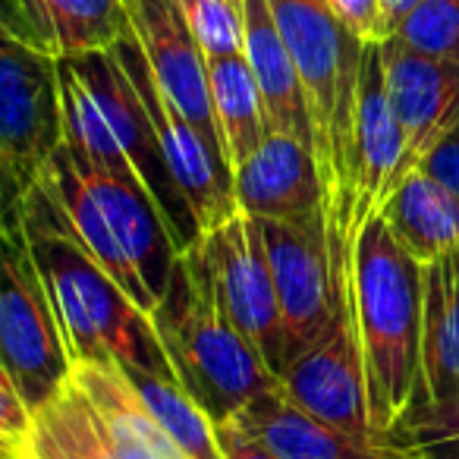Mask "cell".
Returning a JSON list of instances; mask_svg holds the SVG:
<instances>
[{"mask_svg":"<svg viewBox=\"0 0 459 459\" xmlns=\"http://www.w3.org/2000/svg\"><path fill=\"white\" fill-rule=\"evenodd\" d=\"M346 302L365 362L371 428L387 440L421 396V264L384 217L359 233Z\"/></svg>","mask_w":459,"mask_h":459,"instance_id":"6da1fadb","label":"cell"},{"mask_svg":"<svg viewBox=\"0 0 459 459\" xmlns=\"http://www.w3.org/2000/svg\"><path fill=\"white\" fill-rule=\"evenodd\" d=\"M152 325L173 377L214 421L239 412L277 384V375L223 308L202 239L177 252Z\"/></svg>","mask_w":459,"mask_h":459,"instance_id":"7a4b0ae2","label":"cell"},{"mask_svg":"<svg viewBox=\"0 0 459 459\" xmlns=\"http://www.w3.org/2000/svg\"><path fill=\"white\" fill-rule=\"evenodd\" d=\"M7 217H20L39 271L51 290L70 359H114L126 368L173 375L154 325L120 283L82 252L64 230L48 198L32 189Z\"/></svg>","mask_w":459,"mask_h":459,"instance_id":"3957f363","label":"cell"},{"mask_svg":"<svg viewBox=\"0 0 459 459\" xmlns=\"http://www.w3.org/2000/svg\"><path fill=\"white\" fill-rule=\"evenodd\" d=\"M29 446L45 459H189L114 359L70 365L64 387L35 409Z\"/></svg>","mask_w":459,"mask_h":459,"instance_id":"277c9868","label":"cell"},{"mask_svg":"<svg viewBox=\"0 0 459 459\" xmlns=\"http://www.w3.org/2000/svg\"><path fill=\"white\" fill-rule=\"evenodd\" d=\"M64 145L60 70L51 54L39 51L4 29L0 41V170L4 204L13 214L35 189L41 167Z\"/></svg>","mask_w":459,"mask_h":459,"instance_id":"5b68a950","label":"cell"},{"mask_svg":"<svg viewBox=\"0 0 459 459\" xmlns=\"http://www.w3.org/2000/svg\"><path fill=\"white\" fill-rule=\"evenodd\" d=\"M0 350L4 368L20 384L32 409L45 406L70 377L64 327L39 271L20 217L4 230V296H0Z\"/></svg>","mask_w":459,"mask_h":459,"instance_id":"8992f818","label":"cell"},{"mask_svg":"<svg viewBox=\"0 0 459 459\" xmlns=\"http://www.w3.org/2000/svg\"><path fill=\"white\" fill-rule=\"evenodd\" d=\"M110 51L117 54V60L123 64L142 104H145L160 154L167 160V170H170L173 183H177L179 195H183L186 208L195 221L198 237H208L211 230L227 223L239 211L237 195H233V173L227 170L221 154L202 139V133L160 91L133 26Z\"/></svg>","mask_w":459,"mask_h":459,"instance_id":"52a82bcc","label":"cell"},{"mask_svg":"<svg viewBox=\"0 0 459 459\" xmlns=\"http://www.w3.org/2000/svg\"><path fill=\"white\" fill-rule=\"evenodd\" d=\"M262 233L281 299L283 352L290 365L325 337L346 296L333 271L325 214L308 221H262Z\"/></svg>","mask_w":459,"mask_h":459,"instance_id":"ba28073f","label":"cell"},{"mask_svg":"<svg viewBox=\"0 0 459 459\" xmlns=\"http://www.w3.org/2000/svg\"><path fill=\"white\" fill-rule=\"evenodd\" d=\"M198 239L227 315L258 350L262 362L281 377V371L287 368L283 318L262 221L239 208L227 223Z\"/></svg>","mask_w":459,"mask_h":459,"instance_id":"9c48e42d","label":"cell"},{"mask_svg":"<svg viewBox=\"0 0 459 459\" xmlns=\"http://www.w3.org/2000/svg\"><path fill=\"white\" fill-rule=\"evenodd\" d=\"M277 384L290 400H296L337 431L359 440H381L371 428L365 362L350 302H343L325 337L283 368Z\"/></svg>","mask_w":459,"mask_h":459,"instance_id":"30bf717a","label":"cell"},{"mask_svg":"<svg viewBox=\"0 0 459 459\" xmlns=\"http://www.w3.org/2000/svg\"><path fill=\"white\" fill-rule=\"evenodd\" d=\"M384 79L403 133V179L419 170L428 154L459 123V60H440L384 39Z\"/></svg>","mask_w":459,"mask_h":459,"instance_id":"8fae6325","label":"cell"},{"mask_svg":"<svg viewBox=\"0 0 459 459\" xmlns=\"http://www.w3.org/2000/svg\"><path fill=\"white\" fill-rule=\"evenodd\" d=\"M403 183V133L387 98L381 41L365 45L362 82H359L356 148H352L350 183V252L356 258V243L365 223L375 221L387 198Z\"/></svg>","mask_w":459,"mask_h":459,"instance_id":"7c38bea8","label":"cell"},{"mask_svg":"<svg viewBox=\"0 0 459 459\" xmlns=\"http://www.w3.org/2000/svg\"><path fill=\"white\" fill-rule=\"evenodd\" d=\"M129 26L145 51L160 91L221 154L208 85V57L198 48L179 0H126Z\"/></svg>","mask_w":459,"mask_h":459,"instance_id":"4fadbf2b","label":"cell"},{"mask_svg":"<svg viewBox=\"0 0 459 459\" xmlns=\"http://www.w3.org/2000/svg\"><path fill=\"white\" fill-rule=\"evenodd\" d=\"M233 195L258 221H308L325 214L312 145L287 133H268L262 148L233 173Z\"/></svg>","mask_w":459,"mask_h":459,"instance_id":"5bb4252c","label":"cell"},{"mask_svg":"<svg viewBox=\"0 0 459 459\" xmlns=\"http://www.w3.org/2000/svg\"><path fill=\"white\" fill-rule=\"evenodd\" d=\"M281 459H415L387 440H359L321 421L283 394L281 384L227 415Z\"/></svg>","mask_w":459,"mask_h":459,"instance_id":"9a60e30c","label":"cell"},{"mask_svg":"<svg viewBox=\"0 0 459 459\" xmlns=\"http://www.w3.org/2000/svg\"><path fill=\"white\" fill-rule=\"evenodd\" d=\"M4 29L54 60L110 51L129 32L126 0H10Z\"/></svg>","mask_w":459,"mask_h":459,"instance_id":"2e32d148","label":"cell"},{"mask_svg":"<svg viewBox=\"0 0 459 459\" xmlns=\"http://www.w3.org/2000/svg\"><path fill=\"white\" fill-rule=\"evenodd\" d=\"M246 10V60L258 82L268 114L271 133H287L312 145V120H308L306 91L299 73L277 32L268 0H243Z\"/></svg>","mask_w":459,"mask_h":459,"instance_id":"e0dca14e","label":"cell"},{"mask_svg":"<svg viewBox=\"0 0 459 459\" xmlns=\"http://www.w3.org/2000/svg\"><path fill=\"white\" fill-rule=\"evenodd\" d=\"M394 239L419 264L459 252V195L425 167L412 170L381 208Z\"/></svg>","mask_w":459,"mask_h":459,"instance_id":"ac0fdd59","label":"cell"},{"mask_svg":"<svg viewBox=\"0 0 459 459\" xmlns=\"http://www.w3.org/2000/svg\"><path fill=\"white\" fill-rule=\"evenodd\" d=\"M459 394V252L421 264V400Z\"/></svg>","mask_w":459,"mask_h":459,"instance_id":"d6986e66","label":"cell"},{"mask_svg":"<svg viewBox=\"0 0 459 459\" xmlns=\"http://www.w3.org/2000/svg\"><path fill=\"white\" fill-rule=\"evenodd\" d=\"M208 85L217 139H221V158L230 173H237L271 133L262 91H258L246 54L208 57Z\"/></svg>","mask_w":459,"mask_h":459,"instance_id":"ffe728a7","label":"cell"},{"mask_svg":"<svg viewBox=\"0 0 459 459\" xmlns=\"http://www.w3.org/2000/svg\"><path fill=\"white\" fill-rule=\"evenodd\" d=\"M126 368V365H123ZM129 381L135 384L139 396L145 400L148 412L158 425L170 434V440L189 459H223L217 421L204 412V406L167 371L126 368Z\"/></svg>","mask_w":459,"mask_h":459,"instance_id":"44dd1931","label":"cell"},{"mask_svg":"<svg viewBox=\"0 0 459 459\" xmlns=\"http://www.w3.org/2000/svg\"><path fill=\"white\" fill-rule=\"evenodd\" d=\"M387 444L415 459H459V394L415 403Z\"/></svg>","mask_w":459,"mask_h":459,"instance_id":"7402d4cb","label":"cell"},{"mask_svg":"<svg viewBox=\"0 0 459 459\" xmlns=\"http://www.w3.org/2000/svg\"><path fill=\"white\" fill-rule=\"evenodd\" d=\"M179 7L204 57H233L246 51L243 0H179Z\"/></svg>","mask_w":459,"mask_h":459,"instance_id":"603a6c76","label":"cell"},{"mask_svg":"<svg viewBox=\"0 0 459 459\" xmlns=\"http://www.w3.org/2000/svg\"><path fill=\"white\" fill-rule=\"evenodd\" d=\"M394 39L428 57L459 60V0H421Z\"/></svg>","mask_w":459,"mask_h":459,"instance_id":"cb8c5ba5","label":"cell"},{"mask_svg":"<svg viewBox=\"0 0 459 459\" xmlns=\"http://www.w3.org/2000/svg\"><path fill=\"white\" fill-rule=\"evenodd\" d=\"M35 431V409L22 396L20 384L0 365V446L4 450H22L29 446Z\"/></svg>","mask_w":459,"mask_h":459,"instance_id":"d4e9b609","label":"cell"},{"mask_svg":"<svg viewBox=\"0 0 459 459\" xmlns=\"http://www.w3.org/2000/svg\"><path fill=\"white\" fill-rule=\"evenodd\" d=\"M337 20L365 45L384 41L381 32V0H327Z\"/></svg>","mask_w":459,"mask_h":459,"instance_id":"484cf974","label":"cell"},{"mask_svg":"<svg viewBox=\"0 0 459 459\" xmlns=\"http://www.w3.org/2000/svg\"><path fill=\"white\" fill-rule=\"evenodd\" d=\"M217 437H221L223 459H281L277 453H271L262 440L246 434L233 419L217 421Z\"/></svg>","mask_w":459,"mask_h":459,"instance_id":"4316f807","label":"cell"},{"mask_svg":"<svg viewBox=\"0 0 459 459\" xmlns=\"http://www.w3.org/2000/svg\"><path fill=\"white\" fill-rule=\"evenodd\" d=\"M421 167H425L428 173H434L446 189H453L459 195V123L446 133V139L428 154V160Z\"/></svg>","mask_w":459,"mask_h":459,"instance_id":"83f0119b","label":"cell"},{"mask_svg":"<svg viewBox=\"0 0 459 459\" xmlns=\"http://www.w3.org/2000/svg\"><path fill=\"white\" fill-rule=\"evenodd\" d=\"M419 4L421 0H381V32H384V39H390V35L403 26V20H406Z\"/></svg>","mask_w":459,"mask_h":459,"instance_id":"f1b7e54d","label":"cell"},{"mask_svg":"<svg viewBox=\"0 0 459 459\" xmlns=\"http://www.w3.org/2000/svg\"><path fill=\"white\" fill-rule=\"evenodd\" d=\"M4 459H45L32 450V446H22V450H4Z\"/></svg>","mask_w":459,"mask_h":459,"instance_id":"f546056e","label":"cell"}]
</instances>
